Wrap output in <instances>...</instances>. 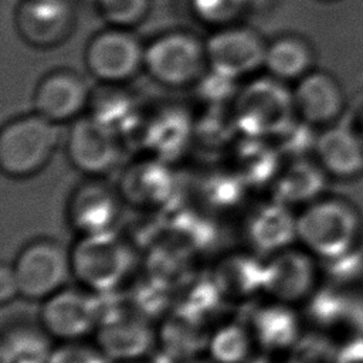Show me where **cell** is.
Returning a JSON list of instances; mask_svg holds the SVG:
<instances>
[{
    "label": "cell",
    "instance_id": "cell-18",
    "mask_svg": "<svg viewBox=\"0 0 363 363\" xmlns=\"http://www.w3.org/2000/svg\"><path fill=\"white\" fill-rule=\"evenodd\" d=\"M257 349L269 354L289 352L301 339V320L292 305L271 299L257 306L247 322Z\"/></svg>",
    "mask_w": 363,
    "mask_h": 363
},
{
    "label": "cell",
    "instance_id": "cell-38",
    "mask_svg": "<svg viewBox=\"0 0 363 363\" xmlns=\"http://www.w3.org/2000/svg\"><path fill=\"white\" fill-rule=\"evenodd\" d=\"M20 296L16 275L11 264H3L0 268V302L1 306L16 301Z\"/></svg>",
    "mask_w": 363,
    "mask_h": 363
},
{
    "label": "cell",
    "instance_id": "cell-7",
    "mask_svg": "<svg viewBox=\"0 0 363 363\" xmlns=\"http://www.w3.org/2000/svg\"><path fill=\"white\" fill-rule=\"evenodd\" d=\"M294 96L279 82L262 78L247 85L237 96L234 118L247 136L279 135L292 123Z\"/></svg>",
    "mask_w": 363,
    "mask_h": 363
},
{
    "label": "cell",
    "instance_id": "cell-22",
    "mask_svg": "<svg viewBox=\"0 0 363 363\" xmlns=\"http://www.w3.org/2000/svg\"><path fill=\"white\" fill-rule=\"evenodd\" d=\"M224 299L213 279L211 271L186 274L173 288V309L194 315L206 322Z\"/></svg>",
    "mask_w": 363,
    "mask_h": 363
},
{
    "label": "cell",
    "instance_id": "cell-33",
    "mask_svg": "<svg viewBox=\"0 0 363 363\" xmlns=\"http://www.w3.org/2000/svg\"><path fill=\"white\" fill-rule=\"evenodd\" d=\"M47 363H112L98 345L84 339L61 342L51 349Z\"/></svg>",
    "mask_w": 363,
    "mask_h": 363
},
{
    "label": "cell",
    "instance_id": "cell-1",
    "mask_svg": "<svg viewBox=\"0 0 363 363\" xmlns=\"http://www.w3.org/2000/svg\"><path fill=\"white\" fill-rule=\"evenodd\" d=\"M69 255L72 277L98 295L116 292L135 268V248L115 231L81 235Z\"/></svg>",
    "mask_w": 363,
    "mask_h": 363
},
{
    "label": "cell",
    "instance_id": "cell-11",
    "mask_svg": "<svg viewBox=\"0 0 363 363\" xmlns=\"http://www.w3.org/2000/svg\"><path fill=\"white\" fill-rule=\"evenodd\" d=\"M306 250L285 248L265 258L264 294L271 299L295 305L315 292L318 267Z\"/></svg>",
    "mask_w": 363,
    "mask_h": 363
},
{
    "label": "cell",
    "instance_id": "cell-24",
    "mask_svg": "<svg viewBox=\"0 0 363 363\" xmlns=\"http://www.w3.org/2000/svg\"><path fill=\"white\" fill-rule=\"evenodd\" d=\"M173 180L169 172L162 167L135 170L123 184L125 197L145 208H170L173 199Z\"/></svg>",
    "mask_w": 363,
    "mask_h": 363
},
{
    "label": "cell",
    "instance_id": "cell-27",
    "mask_svg": "<svg viewBox=\"0 0 363 363\" xmlns=\"http://www.w3.org/2000/svg\"><path fill=\"white\" fill-rule=\"evenodd\" d=\"M125 302L150 320L157 316L163 318L173 306V286L145 269L129 285Z\"/></svg>",
    "mask_w": 363,
    "mask_h": 363
},
{
    "label": "cell",
    "instance_id": "cell-2",
    "mask_svg": "<svg viewBox=\"0 0 363 363\" xmlns=\"http://www.w3.org/2000/svg\"><path fill=\"white\" fill-rule=\"evenodd\" d=\"M359 233L356 214L335 200L316 201L296 216V240L313 257L332 261L350 252Z\"/></svg>",
    "mask_w": 363,
    "mask_h": 363
},
{
    "label": "cell",
    "instance_id": "cell-14",
    "mask_svg": "<svg viewBox=\"0 0 363 363\" xmlns=\"http://www.w3.org/2000/svg\"><path fill=\"white\" fill-rule=\"evenodd\" d=\"M16 24L27 43L51 47L68 37L74 24V7L71 0H21Z\"/></svg>",
    "mask_w": 363,
    "mask_h": 363
},
{
    "label": "cell",
    "instance_id": "cell-16",
    "mask_svg": "<svg viewBox=\"0 0 363 363\" xmlns=\"http://www.w3.org/2000/svg\"><path fill=\"white\" fill-rule=\"evenodd\" d=\"M69 225L81 235H95L115 231L121 217L118 196L99 183H88L72 194L68 203Z\"/></svg>",
    "mask_w": 363,
    "mask_h": 363
},
{
    "label": "cell",
    "instance_id": "cell-31",
    "mask_svg": "<svg viewBox=\"0 0 363 363\" xmlns=\"http://www.w3.org/2000/svg\"><path fill=\"white\" fill-rule=\"evenodd\" d=\"M189 132V121L179 112H170L156 119L146 140L159 155H170L184 145Z\"/></svg>",
    "mask_w": 363,
    "mask_h": 363
},
{
    "label": "cell",
    "instance_id": "cell-30",
    "mask_svg": "<svg viewBox=\"0 0 363 363\" xmlns=\"http://www.w3.org/2000/svg\"><path fill=\"white\" fill-rule=\"evenodd\" d=\"M238 159L241 164L238 176L244 183L262 184L275 176L277 156L267 145L259 142V138L247 136Z\"/></svg>",
    "mask_w": 363,
    "mask_h": 363
},
{
    "label": "cell",
    "instance_id": "cell-20",
    "mask_svg": "<svg viewBox=\"0 0 363 363\" xmlns=\"http://www.w3.org/2000/svg\"><path fill=\"white\" fill-rule=\"evenodd\" d=\"M210 333L203 319L172 308L156 330V345L167 362L183 363L207 352Z\"/></svg>",
    "mask_w": 363,
    "mask_h": 363
},
{
    "label": "cell",
    "instance_id": "cell-29",
    "mask_svg": "<svg viewBox=\"0 0 363 363\" xmlns=\"http://www.w3.org/2000/svg\"><path fill=\"white\" fill-rule=\"evenodd\" d=\"M309 62L311 52L299 38L281 37L267 45L264 67L275 78L291 79L303 75Z\"/></svg>",
    "mask_w": 363,
    "mask_h": 363
},
{
    "label": "cell",
    "instance_id": "cell-4",
    "mask_svg": "<svg viewBox=\"0 0 363 363\" xmlns=\"http://www.w3.org/2000/svg\"><path fill=\"white\" fill-rule=\"evenodd\" d=\"M18 294L26 301H45L72 277L69 248L51 238L26 244L13 261Z\"/></svg>",
    "mask_w": 363,
    "mask_h": 363
},
{
    "label": "cell",
    "instance_id": "cell-15",
    "mask_svg": "<svg viewBox=\"0 0 363 363\" xmlns=\"http://www.w3.org/2000/svg\"><path fill=\"white\" fill-rule=\"evenodd\" d=\"M244 238L250 251L268 258L292 247L296 240V216L275 200L265 203L247 217Z\"/></svg>",
    "mask_w": 363,
    "mask_h": 363
},
{
    "label": "cell",
    "instance_id": "cell-37",
    "mask_svg": "<svg viewBox=\"0 0 363 363\" xmlns=\"http://www.w3.org/2000/svg\"><path fill=\"white\" fill-rule=\"evenodd\" d=\"M234 78L210 69L208 74H204L199 79V91L203 99L211 102L213 105H220L234 94Z\"/></svg>",
    "mask_w": 363,
    "mask_h": 363
},
{
    "label": "cell",
    "instance_id": "cell-26",
    "mask_svg": "<svg viewBox=\"0 0 363 363\" xmlns=\"http://www.w3.org/2000/svg\"><path fill=\"white\" fill-rule=\"evenodd\" d=\"M322 163L337 174H350L363 163V152L357 139L346 129L326 130L316 142Z\"/></svg>",
    "mask_w": 363,
    "mask_h": 363
},
{
    "label": "cell",
    "instance_id": "cell-34",
    "mask_svg": "<svg viewBox=\"0 0 363 363\" xmlns=\"http://www.w3.org/2000/svg\"><path fill=\"white\" fill-rule=\"evenodd\" d=\"M251 6V0H193L197 16L213 24H227Z\"/></svg>",
    "mask_w": 363,
    "mask_h": 363
},
{
    "label": "cell",
    "instance_id": "cell-35",
    "mask_svg": "<svg viewBox=\"0 0 363 363\" xmlns=\"http://www.w3.org/2000/svg\"><path fill=\"white\" fill-rule=\"evenodd\" d=\"M244 180L235 176H217L204 190L206 201L216 208H230L235 206L242 196Z\"/></svg>",
    "mask_w": 363,
    "mask_h": 363
},
{
    "label": "cell",
    "instance_id": "cell-25",
    "mask_svg": "<svg viewBox=\"0 0 363 363\" xmlns=\"http://www.w3.org/2000/svg\"><path fill=\"white\" fill-rule=\"evenodd\" d=\"M257 345L248 325L228 322L210 333L207 354L213 363H247Z\"/></svg>",
    "mask_w": 363,
    "mask_h": 363
},
{
    "label": "cell",
    "instance_id": "cell-23",
    "mask_svg": "<svg viewBox=\"0 0 363 363\" xmlns=\"http://www.w3.org/2000/svg\"><path fill=\"white\" fill-rule=\"evenodd\" d=\"M295 108L309 122H323L332 118L340 104L335 82L325 74L305 75L294 94Z\"/></svg>",
    "mask_w": 363,
    "mask_h": 363
},
{
    "label": "cell",
    "instance_id": "cell-36",
    "mask_svg": "<svg viewBox=\"0 0 363 363\" xmlns=\"http://www.w3.org/2000/svg\"><path fill=\"white\" fill-rule=\"evenodd\" d=\"M286 363H335L333 352L318 336H301L289 350Z\"/></svg>",
    "mask_w": 363,
    "mask_h": 363
},
{
    "label": "cell",
    "instance_id": "cell-32",
    "mask_svg": "<svg viewBox=\"0 0 363 363\" xmlns=\"http://www.w3.org/2000/svg\"><path fill=\"white\" fill-rule=\"evenodd\" d=\"M96 4L102 17L113 27L128 28L143 20L150 0H96Z\"/></svg>",
    "mask_w": 363,
    "mask_h": 363
},
{
    "label": "cell",
    "instance_id": "cell-19",
    "mask_svg": "<svg viewBox=\"0 0 363 363\" xmlns=\"http://www.w3.org/2000/svg\"><path fill=\"white\" fill-rule=\"evenodd\" d=\"M89 99L85 79L72 71H55L45 75L34 94L35 112L52 122L75 118Z\"/></svg>",
    "mask_w": 363,
    "mask_h": 363
},
{
    "label": "cell",
    "instance_id": "cell-28",
    "mask_svg": "<svg viewBox=\"0 0 363 363\" xmlns=\"http://www.w3.org/2000/svg\"><path fill=\"white\" fill-rule=\"evenodd\" d=\"M320 172L305 162H296L279 176L274 186V200L289 207L313 200L322 190Z\"/></svg>",
    "mask_w": 363,
    "mask_h": 363
},
{
    "label": "cell",
    "instance_id": "cell-9",
    "mask_svg": "<svg viewBox=\"0 0 363 363\" xmlns=\"http://www.w3.org/2000/svg\"><path fill=\"white\" fill-rule=\"evenodd\" d=\"M94 77L115 84L132 78L145 65V48L128 28L113 27L96 34L85 51Z\"/></svg>",
    "mask_w": 363,
    "mask_h": 363
},
{
    "label": "cell",
    "instance_id": "cell-8",
    "mask_svg": "<svg viewBox=\"0 0 363 363\" xmlns=\"http://www.w3.org/2000/svg\"><path fill=\"white\" fill-rule=\"evenodd\" d=\"M207 65L206 44L189 33H167L145 48V67L156 81L167 86L199 81Z\"/></svg>",
    "mask_w": 363,
    "mask_h": 363
},
{
    "label": "cell",
    "instance_id": "cell-6",
    "mask_svg": "<svg viewBox=\"0 0 363 363\" xmlns=\"http://www.w3.org/2000/svg\"><path fill=\"white\" fill-rule=\"evenodd\" d=\"M105 296L84 286H64L40 305V320L51 339L67 342L95 333L105 309Z\"/></svg>",
    "mask_w": 363,
    "mask_h": 363
},
{
    "label": "cell",
    "instance_id": "cell-3",
    "mask_svg": "<svg viewBox=\"0 0 363 363\" xmlns=\"http://www.w3.org/2000/svg\"><path fill=\"white\" fill-rule=\"evenodd\" d=\"M60 139L55 122L40 113L10 121L0 133V164L14 177L30 176L45 166Z\"/></svg>",
    "mask_w": 363,
    "mask_h": 363
},
{
    "label": "cell",
    "instance_id": "cell-10",
    "mask_svg": "<svg viewBox=\"0 0 363 363\" xmlns=\"http://www.w3.org/2000/svg\"><path fill=\"white\" fill-rule=\"evenodd\" d=\"M204 44L210 69L234 79L262 67L268 45L257 31L241 26L223 27Z\"/></svg>",
    "mask_w": 363,
    "mask_h": 363
},
{
    "label": "cell",
    "instance_id": "cell-17",
    "mask_svg": "<svg viewBox=\"0 0 363 363\" xmlns=\"http://www.w3.org/2000/svg\"><path fill=\"white\" fill-rule=\"evenodd\" d=\"M265 258L252 251H235L221 257L211 269L213 279L224 299L242 303L264 292Z\"/></svg>",
    "mask_w": 363,
    "mask_h": 363
},
{
    "label": "cell",
    "instance_id": "cell-12",
    "mask_svg": "<svg viewBox=\"0 0 363 363\" xmlns=\"http://www.w3.org/2000/svg\"><path fill=\"white\" fill-rule=\"evenodd\" d=\"M0 363H13L18 359H48L51 336L40 320V308L34 312L26 303L14 301L3 305L0 333Z\"/></svg>",
    "mask_w": 363,
    "mask_h": 363
},
{
    "label": "cell",
    "instance_id": "cell-21",
    "mask_svg": "<svg viewBox=\"0 0 363 363\" xmlns=\"http://www.w3.org/2000/svg\"><path fill=\"white\" fill-rule=\"evenodd\" d=\"M163 240L184 252L189 258H194L196 255H203L214 250L220 234L216 225L206 217L182 211L166 221Z\"/></svg>",
    "mask_w": 363,
    "mask_h": 363
},
{
    "label": "cell",
    "instance_id": "cell-41",
    "mask_svg": "<svg viewBox=\"0 0 363 363\" xmlns=\"http://www.w3.org/2000/svg\"><path fill=\"white\" fill-rule=\"evenodd\" d=\"M126 363H138V362H126Z\"/></svg>",
    "mask_w": 363,
    "mask_h": 363
},
{
    "label": "cell",
    "instance_id": "cell-13",
    "mask_svg": "<svg viewBox=\"0 0 363 363\" xmlns=\"http://www.w3.org/2000/svg\"><path fill=\"white\" fill-rule=\"evenodd\" d=\"M67 147L72 164L88 174L106 173L121 156L118 133L94 115L72 123Z\"/></svg>",
    "mask_w": 363,
    "mask_h": 363
},
{
    "label": "cell",
    "instance_id": "cell-5",
    "mask_svg": "<svg viewBox=\"0 0 363 363\" xmlns=\"http://www.w3.org/2000/svg\"><path fill=\"white\" fill-rule=\"evenodd\" d=\"M95 343L113 363L139 362L157 340L152 320L132 309L125 301L108 303L94 333Z\"/></svg>",
    "mask_w": 363,
    "mask_h": 363
},
{
    "label": "cell",
    "instance_id": "cell-40",
    "mask_svg": "<svg viewBox=\"0 0 363 363\" xmlns=\"http://www.w3.org/2000/svg\"><path fill=\"white\" fill-rule=\"evenodd\" d=\"M183 363H213L211 360L210 362H206V360H201L200 357L199 359H193V360H187V362H183Z\"/></svg>",
    "mask_w": 363,
    "mask_h": 363
},
{
    "label": "cell",
    "instance_id": "cell-39",
    "mask_svg": "<svg viewBox=\"0 0 363 363\" xmlns=\"http://www.w3.org/2000/svg\"><path fill=\"white\" fill-rule=\"evenodd\" d=\"M13 363H47V359L28 357V359H18V360H14Z\"/></svg>",
    "mask_w": 363,
    "mask_h": 363
}]
</instances>
